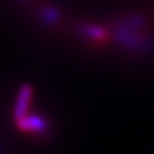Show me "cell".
Here are the masks:
<instances>
[{
    "mask_svg": "<svg viewBox=\"0 0 154 154\" xmlns=\"http://www.w3.org/2000/svg\"><path fill=\"white\" fill-rule=\"evenodd\" d=\"M144 24L146 20L141 15H130L122 18L113 29L115 39L123 46L135 50L149 49V46H152L150 40L137 32L138 29L143 28Z\"/></svg>",
    "mask_w": 154,
    "mask_h": 154,
    "instance_id": "cell-1",
    "label": "cell"
},
{
    "mask_svg": "<svg viewBox=\"0 0 154 154\" xmlns=\"http://www.w3.org/2000/svg\"><path fill=\"white\" fill-rule=\"evenodd\" d=\"M18 128L24 132H42L46 129V122L39 115H23L17 119Z\"/></svg>",
    "mask_w": 154,
    "mask_h": 154,
    "instance_id": "cell-2",
    "label": "cell"
},
{
    "mask_svg": "<svg viewBox=\"0 0 154 154\" xmlns=\"http://www.w3.org/2000/svg\"><path fill=\"white\" fill-rule=\"evenodd\" d=\"M33 96V89L29 85H23L20 90L17 102H16V108H15V118L16 120L22 118L23 115L27 114V110L29 108L30 101Z\"/></svg>",
    "mask_w": 154,
    "mask_h": 154,
    "instance_id": "cell-3",
    "label": "cell"
},
{
    "mask_svg": "<svg viewBox=\"0 0 154 154\" xmlns=\"http://www.w3.org/2000/svg\"><path fill=\"white\" fill-rule=\"evenodd\" d=\"M61 16H62L61 10L55 5H46V6L42 8L39 14H38L39 20L46 26L56 24L61 20Z\"/></svg>",
    "mask_w": 154,
    "mask_h": 154,
    "instance_id": "cell-4",
    "label": "cell"
},
{
    "mask_svg": "<svg viewBox=\"0 0 154 154\" xmlns=\"http://www.w3.org/2000/svg\"><path fill=\"white\" fill-rule=\"evenodd\" d=\"M79 33L84 38H88L90 40H97V42L103 40L107 36L106 30L102 27L96 24H82L79 27Z\"/></svg>",
    "mask_w": 154,
    "mask_h": 154,
    "instance_id": "cell-5",
    "label": "cell"
},
{
    "mask_svg": "<svg viewBox=\"0 0 154 154\" xmlns=\"http://www.w3.org/2000/svg\"><path fill=\"white\" fill-rule=\"evenodd\" d=\"M21 2H23V0H21Z\"/></svg>",
    "mask_w": 154,
    "mask_h": 154,
    "instance_id": "cell-6",
    "label": "cell"
}]
</instances>
